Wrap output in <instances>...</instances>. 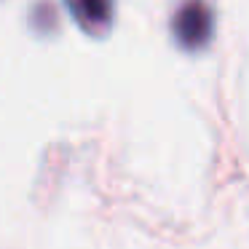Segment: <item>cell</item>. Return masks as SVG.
<instances>
[{"label":"cell","instance_id":"obj_1","mask_svg":"<svg viewBox=\"0 0 249 249\" xmlns=\"http://www.w3.org/2000/svg\"><path fill=\"white\" fill-rule=\"evenodd\" d=\"M212 27H214V19H212V11L204 0H185L172 19L174 38L188 51L204 49L212 38Z\"/></svg>","mask_w":249,"mask_h":249},{"label":"cell","instance_id":"obj_2","mask_svg":"<svg viewBox=\"0 0 249 249\" xmlns=\"http://www.w3.org/2000/svg\"><path fill=\"white\" fill-rule=\"evenodd\" d=\"M72 19L89 35H105L113 24V0H65Z\"/></svg>","mask_w":249,"mask_h":249}]
</instances>
